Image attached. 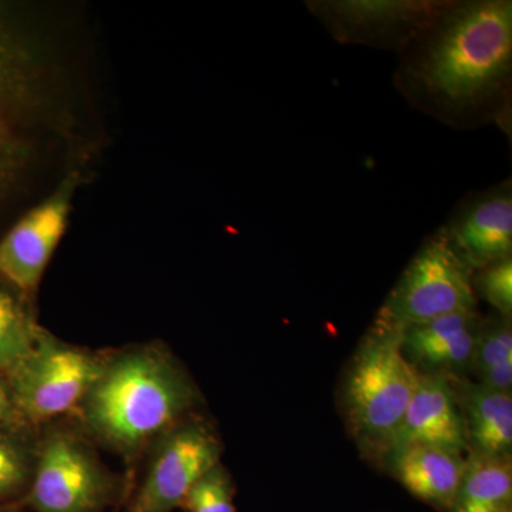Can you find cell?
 <instances>
[{"label":"cell","mask_w":512,"mask_h":512,"mask_svg":"<svg viewBox=\"0 0 512 512\" xmlns=\"http://www.w3.org/2000/svg\"><path fill=\"white\" fill-rule=\"evenodd\" d=\"M476 293L501 316L512 313V258L480 269L474 278Z\"/></svg>","instance_id":"21"},{"label":"cell","mask_w":512,"mask_h":512,"mask_svg":"<svg viewBox=\"0 0 512 512\" xmlns=\"http://www.w3.org/2000/svg\"><path fill=\"white\" fill-rule=\"evenodd\" d=\"M483 320L477 311L454 313L413 326L402 333L404 355L429 373L470 369Z\"/></svg>","instance_id":"13"},{"label":"cell","mask_w":512,"mask_h":512,"mask_svg":"<svg viewBox=\"0 0 512 512\" xmlns=\"http://www.w3.org/2000/svg\"><path fill=\"white\" fill-rule=\"evenodd\" d=\"M450 512H512L511 458L470 454Z\"/></svg>","instance_id":"17"},{"label":"cell","mask_w":512,"mask_h":512,"mask_svg":"<svg viewBox=\"0 0 512 512\" xmlns=\"http://www.w3.org/2000/svg\"><path fill=\"white\" fill-rule=\"evenodd\" d=\"M420 375L404 355L402 333L370 328L353 356L345 384L350 430L370 454H386Z\"/></svg>","instance_id":"4"},{"label":"cell","mask_w":512,"mask_h":512,"mask_svg":"<svg viewBox=\"0 0 512 512\" xmlns=\"http://www.w3.org/2000/svg\"><path fill=\"white\" fill-rule=\"evenodd\" d=\"M120 488L79 426L53 421L40 427L35 476L20 505L28 512H106Z\"/></svg>","instance_id":"5"},{"label":"cell","mask_w":512,"mask_h":512,"mask_svg":"<svg viewBox=\"0 0 512 512\" xmlns=\"http://www.w3.org/2000/svg\"><path fill=\"white\" fill-rule=\"evenodd\" d=\"M470 369L490 389L510 392L512 389L511 316L483 320L474 349Z\"/></svg>","instance_id":"19"},{"label":"cell","mask_w":512,"mask_h":512,"mask_svg":"<svg viewBox=\"0 0 512 512\" xmlns=\"http://www.w3.org/2000/svg\"><path fill=\"white\" fill-rule=\"evenodd\" d=\"M0 512H26L22 505H0Z\"/></svg>","instance_id":"23"},{"label":"cell","mask_w":512,"mask_h":512,"mask_svg":"<svg viewBox=\"0 0 512 512\" xmlns=\"http://www.w3.org/2000/svg\"><path fill=\"white\" fill-rule=\"evenodd\" d=\"M200 399L170 350L143 343L103 355L100 375L74 419L93 443L131 458L194 416Z\"/></svg>","instance_id":"3"},{"label":"cell","mask_w":512,"mask_h":512,"mask_svg":"<svg viewBox=\"0 0 512 512\" xmlns=\"http://www.w3.org/2000/svg\"><path fill=\"white\" fill-rule=\"evenodd\" d=\"M474 311V271L440 228L426 239L404 269L373 326L403 333L430 320Z\"/></svg>","instance_id":"6"},{"label":"cell","mask_w":512,"mask_h":512,"mask_svg":"<svg viewBox=\"0 0 512 512\" xmlns=\"http://www.w3.org/2000/svg\"><path fill=\"white\" fill-rule=\"evenodd\" d=\"M471 454L484 458H511L512 394L468 383L460 392Z\"/></svg>","instance_id":"15"},{"label":"cell","mask_w":512,"mask_h":512,"mask_svg":"<svg viewBox=\"0 0 512 512\" xmlns=\"http://www.w3.org/2000/svg\"><path fill=\"white\" fill-rule=\"evenodd\" d=\"M83 6L0 3V202L36 204L109 144Z\"/></svg>","instance_id":"1"},{"label":"cell","mask_w":512,"mask_h":512,"mask_svg":"<svg viewBox=\"0 0 512 512\" xmlns=\"http://www.w3.org/2000/svg\"><path fill=\"white\" fill-rule=\"evenodd\" d=\"M458 255L473 271L510 258L512 190L510 181L464 198L443 227Z\"/></svg>","instance_id":"11"},{"label":"cell","mask_w":512,"mask_h":512,"mask_svg":"<svg viewBox=\"0 0 512 512\" xmlns=\"http://www.w3.org/2000/svg\"><path fill=\"white\" fill-rule=\"evenodd\" d=\"M396 84L417 109L456 128L503 120L510 107L512 3H450L403 50Z\"/></svg>","instance_id":"2"},{"label":"cell","mask_w":512,"mask_h":512,"mask_svg":"<svg viewBox=\"0 0 512 512\" xmlns=\"http://www.w3.org/2000/svg\"><path fill=\"white\" fill-rule=\"evenodd\" d=\"M316 18L340 43L406 49L450 5L426 0L308 2Z\"/></svg>","instance_id":"10"},{"label":"cell","mask_w":512,"mask_h":512,"mask_svg":"<svg viewBox=\"0 0 512 512\" xmlns=\"http://www.w3.org/2000/svg\"><path fill=\"white\" fill-rule=\"evenodd\" d=\"M16 419H20V417L13 406L12 397H10L8 380L5 375L0 373V421Z\"/></svg>","instance_id":"22"},{"label":"cell","mask_w":512,"mask_h":512,"mask_svg":"<svg viewBox=\"0 0 512 512\" xmlns=\"http://www.w3.org/2000/svg\"><path fill=\"white\" fill-rule=\"evenodd\" d=\"M94 175H67L43 200L23 211L0 237V278L36 299L50 261L69 227L74 200Z\"/></svg>","instance_id":"9"},{"label":"cell","mask_w":512,"mask_h":512,"mask_svg":"<svg viewBox=\"0 0 512 512\" xmlns=\"http://www.w3.org/2000/svg\"><path fill=\"white\" fill-rule=\"evenodd\" d=\"M392 474L417 500L450 512L466 470V458L446 448L412 446L387 456Z\"/></svg>","instance_id":"14"},{"label":"cell","mask_w":512,"mask_h":512,"mask_svg":"<svg viewBox=\"0 0 512 512\" xmlns=\"http://www.w3.org/2000/svg\"><path fill=\"white\" fill-rule=\"evenodd\" d=\"M146 453L130 512H173L183 507L192 485L221 464L222 443L207 421L192 416L157 437Z\"/></svg>","instance_id":"8"},{"label":"cell","mask_w":512,"mask_h":512,"mask_svg":"<svg viewBox=\"0 0 512 512\" xmlns=\"http://www.w3.org/2000/svg\"><path fill=\"white\" fill-rule=\"evenodd\" d=\"M412 446L446 448L460 454L467 450L460 392L450 376L421 373L416 392L384 457Z\"/></svg>","instance_id":"12"},{"label":"cell","mask_w":512,"mask_h":512,"mask_svg":"<svg viewBox=\"0 0 512 512\" xmlns=\"http://www.w3.org/2000/svg\"><path fill=\"white\" fill-rule=\"evenodd\" d=\"M42 326L35 299L0 278V373L8 376L29 355Z\"/></svg>","instance_id":"18"},{"label":"cell","mask_w":512,"mask_h":512,"mask_svg":"<svg viewBox=\"0 0 512 512\" xmlns=\"http://www.w3.org/2000/svg\"><path fill=\"white\" fill-rule=\"evenodd\" d=\"M101 366L103 355L40 329L29 355L6 376L20 419L43 427L76 416Z\"/></svg>","instance_id":"7"},{"label":"cell","mask_w":512,"mask_h":512,"mask_svg":"<svg viewBox=\"0 0 512 512\" xmlns=\"http://www.w3.org/2000/svg\"><path fill=\"white\" fill-rule=\"evenodd\" d=\"M40 427L22 419L0 421V505L22 504L35 476Z\"/></svg>","instance_id":"16"},{"label":"cell","mask_w":512,"mask_h":512,"mask_svg":"<svg viewBox=\"0 0 512 512\" xmlns=\"http://www.w3.org/2000/svg\"><path fill=\"white\" fill-rule=\"evenodd\" d=\"M181 508L187 512H237L234 485L222 464L211 468L192 485Z\"/></svg>","instance_id":"20"}]
</instances>
